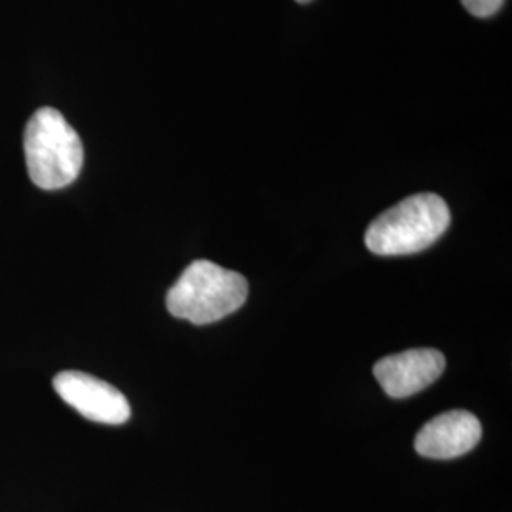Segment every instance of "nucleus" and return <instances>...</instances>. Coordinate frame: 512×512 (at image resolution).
Segmentation results:
<instances>
[{
  "label": "nucleus",
  "mask_w": 512,
  "mask_h": 512,
  "mask_svg": "<svg viewBox=\"0 0 512 512\" xmlns=\"http://www.w3.org/2000/svg\"><path fill=\"white\" fill-rule=\"evenodd\" d=\"M54 389L78 414L95 423L122 425L131 418L126 395L92 374L78 370L59 372L54 378Z\"/></svg>",
  "instance_id": "obj_4"
},
{
  "label": "nucleus",
  "mask_w": 512,
  "mask_h": 512,
  "mask_svg": "<svg viewBox=\"0 0 512 512\" xmlns=\"http://www.w3.org/2000/svg\"><path fill=\"white\" fill-rule=\"evenodd\" d=\"M296 2H300V4H308L311 0H296Z\"/></svg>",
  "instance_id": "obj_8"
},
{
  "label": "nucleus",
  "mask_w": 512,
  "mask_h": 512,
  "mask_svg": "<svg viewBox=\"0 0 512 512\" xmlns=\"http://www.w3.org/2000/svg\"><path fill=\"white\" fill-rule=\"evenodd\" d=\"M461 4L475 18H492L501 10L505 0H461Z\"/></svg>",
  "instance_id": "obj_7"
},
{
  "label": "nucleus",
  "mask_w": 512,
  "mask_h": 512,
  "mask_svg": "<svg viewBox=\"0 0 512 512\" xmlns=\"http://www.w3.org/2000/svg\"><path fill=\"white\" fill-rule=\"evenodd\" d=\"M446 368L439 349H406L387 355L374 365V376L393 399H406L435 384Z\"/></svg>",
  "instance_id": "obj_5"
},
{
  "label": "nucleus",
  "mask_w": 512,
  "mask_h": 512,
  "mask_svg": "<svg viewBox=\"0 0 512 512\" xmlns=\"http://www.w3.org/2000/svg\"><path fill=\"white\" fill-rule=\"evenodd\" d=\"M482 439V425L467 410H450L427 421L414 446L423 458L454 459L469 454Z\"/></svg>",
  "instance_id": "obj_6"
},
{
  "label": "nucleus",
  "mask_w": 512,
  "mask_h": 512,
  "mask_svg": "<svg viewBox=\"0 0 512 512\" xmlns=\"http://www.w3.org/2000/svg\"><path fill=\"white\" fill-rule=\"evenodd\" d=\"M249 296L243 275L209 260H194L169 289L167 311L194 325H209L238 311Z\"/></svg>",
  "instance_id": "obj_1"
},
{
  "label": "nucleus",
  "mask_w": 512,
  "mask_h": 512,
  "mask_svg": "<svg viewBox=\"0 0 512 512\" xmlns=\"http://www.w3.org/2000/svg\"><path fill=\"white\" fill-rule=\"evenodd\" d=\"M450 209L437 194H416L393 205L366 228L365 243L374 255H414L431 247L450 226Z\"/></svg>",
  "instance_id": "obj_2"
},
{
  "label": "nucleus",
  "mask_w": 512,
  "mask_h": 512,
  "mask_svg": "<svg viewBox=\"0 0 512 512\" xmlns=\"http://www.w3.org/2000/svg\"><path fill=\"white\" fill-rule=\"evenodd\" d=\"M27 173L42 190L73 184L84 165V147L76 129L59 110L40 109L23 133Z\"/></svg>",
  "instance_id": "obj_3"
}]
</instances>
